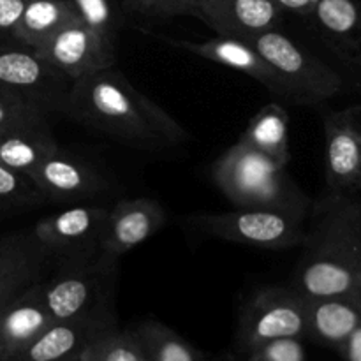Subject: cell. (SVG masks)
Listing matches in <instances>:
<instances>
[{
	"instance_id": "cell-25",
	"label": "cell",
	"mask_w": 361,
	"mask_h": 361,
	"mask_svg": "<svg viewBox=\"0 0 361 361\" xmlns=\"http://www.w3.org/2000/svg\"><path fill=\"white\" fill-rule=\"evenodd\" d=\"M78 361H148L140 341L130 328L118 324L94 335L81 351Z\"/></svg>"
},
{
	"instance_id": "cell-18",
	"label": "cell",
	"mask_w": 361,
	"mask_h": 361,
	"mask_svg": "<svg viewBox=\"0 0 361 361\" xmlns=\"http://www.w3.org/2000/svg\"><path fill=\"white\" fill-rule=\"evenodd\" d=\"M166 41L176 48L185 49L187 53H192L201 59L212 60V62L221 63V66L229 67L233 71H238V73L259 81L271 94L282 99V87L275 76L274 69L254 49V46L243 39L217 35V37L201 42L189 41V39H166Z\"/></svg>"
},
{
	"instance_id": "cell-36",
	"label": "cell",
	"mask_w": 361,
	"mask_h": 361,
	"mask_svg": "<svg viewBox=\"0 0 361 361\" xmlns=\"http://www.w3.org/2000/svg\"><path fill=\"white\" fill-rule=\"evenodd\" d=\"M0 217H2V214H0Z\"/></svg>"
},
{
	"instance_id": "cell-10",
	"label": "cell",
	"mask_w": 361,
	"mask_h": 361,
	"mask_svg": "<svg viewBox=\"0 0 361 361\" xmlns=\"http://www.w3.org/2000/svg\"><path fill=\"white\" fill-rule=\"evenodd\" d=\"M109 207L74 204L46 215L32 226L39 242L56 257L78 256L101 250V236Z\"/></svg>"
},
{
	"instance_id": "cell-30",
	"label": "cell",
	"mask_w": 361,
	"mask_h": 361,
	"mask_svg": "<svg viewBox=\"0 0 361 361\" xmlns=\"http://www.w3.org/2000/svg\"><path fill=\"white\" fill-rule=\"evenodd\" d=\"M126 7L143 16H180L175 0H123Z\"/></svg>"
},
{
	"instance_id": "cell-34",
	"label": "cell",
	"mask_w": 361,
	"mask_h": 361,
	"mask_svg": "<svg viewBox=\"0 0 361 361\" xmlns=\"http://www.w3.org/2000/svg\"><path fill=\"white\" fill-rule=\"evenodd\" d=\"M180 14H190V16L200 18V4L201 0H175Z\"/></svg>"
},
{
	"instance_id": "cell-28",
	"label": "cell",
	"mask_w": 361,
	"mask_h": 361,
	"mask_svg": "<svg viewBox=\"0 0 361 361\" xmlns=\"http://www.w3.org/2000/svg\"><path fill=\"white\" fill-rule=\"evenodd\" d=\"M81 21L109 46L116 48V32L120 21L113 0H71Z\"/></svg>"
},
{
	"instance_id": "cell-22",
	"label": "cell",
	"mask_w": 361,
	"mask_h": 361,
	"mask_svg": "<svg viewBox=\"0 0 361 361\" xmlns=\"http://www.w3.org/2000/svg\"><path fill=\"white\" fill-rule=\"evenodd\" d=\"M238 141L288 168L291 152H289V116L284 106L279 102L264 104L250 118L249 126Z\"/></svg>"
},
{
	"instance_id": "cell-33",
	"label": "cell",
	"mask_w": 361,
	"mask_h": 361,
	"mask_svg": "<svg viewBox=\"0 0 361 361\" xmlns=\"http://www.w3.org/2000/svg\"><path fill=\"white\" fill-rule=\"evenodd\" d=\"M275 2L282 7V11H289L302 18H310L317 0H275Z\"/></svg>"
},
{
	"instance_id": "cell-14",
	"label": "cell",
	"mask_w": 361,
	"mask_h": 361,
	"mask_svg": "<svg viewBox=\"0 0 361 361\" xmlns=\"http://www.w3.org/2000/svg\"><path fill=\"white\" fill-rule=\"evenodd\" d=\"M166 224V210L152 197L120 200L109 208L101 236V252L120 257L150 240Z\"/></svg>"
},
{
	"instance_id": "cell-17",
	"label": "cell",
	"mask_w": 361,
	"mask_h": 361,
	"mask_svg": "<svg viewBox=\"0 0 361 361\" xmlns=\"http://www.w3.org/2000/svg\"><path fill=\"white\" fill-rule=\"evenodd\" d=\"M284 11L275 0H201L200 20L217 35L247 41L263 32L279 28Z\"/></svg>"
},
{
	"instance_id": "cell-1",
	"label": "cell",
	"mask_w": 361,
	"mask_h": 361,
	"mask_svg": "<svg viewBox=\"0 0 361 361\" xmlns=\"http://www.w3.org/2000/svg\"><path fill=\"white\" fill-rule=\"evenodd\" d=\"M63 113L88 129L143 150L178 147L189 140L180 122L134 88L115 66L74 81Z\"/></svg>"
},
{
	"instance_id": "cell-32",
	"label": "cell",
	"mask_w": 361,
	"mask_h": 361,
	"mask_svg": "<svg viewBox=\"0 0 361 361\" xmlns=\"http://www.w3.org/2000/svg\"><path fill=\"white\" fill-rule=\"evenodd\" d=\"M337 353L344 361H361V324L349 335L348 341L338 348Z\"/></svg>"
},
{
	"instance_id": "cell-20",
	"label": "cell",
	"mask_w": 361,
	"mask_h": 361,
	"mask_svg": "<svg viewBox=\"0 0 361 361\" xmlns=\"http://www.w3.org/2000/svg\"><path fill=\"white\" fill-rule=\"evenodd\" d=\"M361 324V300L349 296L307 298V338L338 351Z\"/></svg>"
},
{
	"instance_id": "cell-19",
	"label": "cell",
	"mask_w": 361,
	"mask_h": 361,
	"mask_svg": "<svg viewBox=\"0 0 361 361\" xmlns=\"http://www.w3.org/2000/svg\"><path fill=\"white\" fill-rule=\"evenodd\" d=\"M53 323L41 298V282L7 300L0 305V360L23 349Z\"/></svg>"
},
{
	"instance_id": "cell-15",
	"label": "cell",
	"mask_w": 361,
	"mask_h": 361,
	"mask_svg": "<svg viewBox=\"0 0 361 361\" xmlns=\"http://www.w3.org/2000/svg\"><path fill=\"white\" fill-rule=\"evenodd\" d=\"M309 20L338 63L361 81V0H317Z\"/></svg>"
},
{
	"instance_id": "cell-26",
	"label": "cell",
	"mask_w": 361,
	"mask_h": 361,
	"mask_svg": "<svg viewBox=\"0 0 361 361\" xmlns=\"http://www.w3.org/2000/svg\"><path fill=\"white\" fill-rule=\"evenodd\" d=\"M48 203L32 176L0 162V212L28 210Z\"/></svg>"
},
{
	"instance_id": "cell-27",
	"label": "cell",
	"mask_w": 361,
	"mask_h": 361,
	"mask_svg": "<svg viewBox=\"0 0 361 361\" xmlns=\"http://www.w3.org/2000/svg\"><path fill=\"white\" fill-rule=\"evenodd\" d=\"M37 122H48V113L27 95L0 83V130Z\"/></svg>"
},
{
	"instance_id": "cell-16",
	"label": "cell",
	"mask_w": 361,
	"mask_h": 361,
	"mask_svg": "<svg viewBox=\"0 0 361 361\" xmlns=\"http://www.w3.org/2000/svg\"><path fill=\"white\" fill-rule=\"evenodd\" d=\"M116 326L115 314L55 321L39 337L9 358L0 361H78L94 335Z\"/></svg>"
},
{
	"instance_id": "cell-37",
	"label": "cell",
	"mask_w": 361,
	"mask_h": 361,
	"mask_svg": "<svg viewBox=\"0 0 361 361\" xmlns=\"http://www.w3.org/2000/svg\"><path fill=\"white\" fill-rule=\"evenodd\" d=\"M305 361H307V360H305Z\"/></svg>"
},
{
	"instance_id": "cell-3",
	"label": "cell",
	"mask_w": 361,
	"mask_h": 361,
	"mask_svg": "<svg viewBox=\"0 0 361 361\" xmlns=\"http://www.w3.org/2000/svg\"><path fill=\"white\" fill-rule=\"evenodd\" d=\"M212 180L235 208L309 215L312 203L284 166L236 141L212 166Z\"/></svg>"
},
{
	"instance_id": "cell-31",
	"label": "cell",
	"mask_w": 361,
	"mask_h": 361,
	"mask_svg": "<svg viewBox=\"0 0 361 361\" xmlns=\"http://www.w3.org/2000/svg\"><path fill=\"white\" fill-rule=\"evenodd\" d=\"M27 0H0V37L11 39Z\"/></svg>"
},
{
	"instance_id": "cell-11",
	"label": "cell",
	"mask_w": 361,
	"mask_h": 361,
	"mask_svg": "<svg viewBox=\"0 0 361 361\" xmlns=\"http://www.w3.org/2000/svg\"><path fill=\"white\" fill-rule=\"evenodd\" d=\"M37 51L73 81L108 69L116 62V48L102 41L81 18L63 25Z\"/></svg>"
},
{
	"instance_id": "cell-23",
	"label": "cell",
	"mask_w": 361,
	"mask_h": 361,
	"mask_svg": "<svg viewBox=\"0 0 361 361\" xmlns=\"http://www.w3.org/2000/svg\"><path fill=\"white\" fill-rule=\"evenodd\" d=\"M74 20H80V14L71 0H27L11 39L37 49Z\"/></svg>"
},
{
	"instance_id": "cell-12",
	"label": "cell",
	"mask_w": 361,
	"mask_h": 361,
	"mask_svg": "<svg viewBox=\"0 0 361 361\" xmlns=\"http://www.w3.org/2000/svg\"><path fill=\"white\" fill-rule=\"evenodd\" d=\"M30 176L46 201L53 203H80L109 187L108 178L94 164L60 147Z\"/></svg>"
},
{
	"instance_id": "cell-29",
	"label": "cell",
	"mask_w": 361,
	"mask_h": 361,
	"mask_svg": "<svg viewBox=\"0 0 361 361\" xmlns=\"http://www.w3.org/2000/svg\"><path fill=\"white\" fill-rule=\"evenodd\" d=\"M233 361H305V349L298 338H282L238 355Z\"/></svg>"
},
{
	"instance_id": "cell-24",
	"label": "cell",
	"mask_w": 361,
	"mask_h": 361,
	"mask_svg": "<svg viewBox=\"0 0 361 361\" xmlns=\"http://www.w3.org/2000/svg\"><path fill=\"white\" fill-rule=\"evenodd\" d=\"M148 361H210L203 351L157 319H145L130 326Z\"/></svg>"
},
{
	"instance_id": "cell-21",
	"label": "cell",
	"mask_w": 361,
	"mask_h": 361,
	"mask_svg": "<svg viewBox=\"0 0 361 361\" xmlns=\"http://www.w3.org/2000/svg\"><path fill=\"white\" fill-rule=\"evenodd\" d=\"M55 150H59V143L48 122L0 130V162L28 176Z\"/></svg>"
},
{
	"instance_id": "cell-5",
	"label": "cell",
	"mask_w": 361,
	"mask_h": 361,
	"mask_svg": "<svg viewBox=\"0 0 361 361\" xmlns=\"http://www.w3.org/2000/svg\"><path fill=\"white\" fill-rule=\"evenodd\" d=\"M274 69L282 87V99L293 104L317 106L342 90L341 73L314 53L282 34L279 28L247 39Z\"/></svg>"
},
{
	"instance_id": "cell-2",
	"label": "cell",
	"mask_w": 361,
	"mask_h": 361,
	"mask_svg": "<svg viewBox=\"0 0 361 361\" xmlns=\"http://www.w3.org/2000/svg\"><path fill=\"white\" fill-rule=\"evenodd\" d=\"M302 247L288 286L305 298L361 300V217L356 201L331 192L314 204Z\"/></svg>"
},
{
	"instance_id": "cell-13",
	"label": "cell",
	"mask_w": 361,
	"mask_h": 361,
	"mask_svg": "<svg viewBox=\"0 0 361 361\" xmlns=\"http://www.w3.org/2000/svg\"><path fill=\"white\" fill-rule=\"evenodd\" d=\"M55 263L32 228L0 235V305L48 277Z\"/></svg>"
},
{
	"instance_id": "cell-9",
	"label": "cell",
	"mask_w": 361,
	"mask_h": 361,
	"mask_svg": "<svg viewBox=\"0 0 361 361\" xmlns=\"http://www.w3.org/2000/svg\"><path fill=\"white\" fill-rule=\"evenodd\" d=\"M324 173L331 192L361 190V104L324 115Z\"/></svg>"
},
{
	"instance_id": "cell-4",
	"label": "cell",
	"mask_w": 361,
	"mask_h": 361,
	"mask_svg": "<svg viewBox=\"0 0 361 361\" xmlns=\"http://www.w3.org/2000/svg\"><path fill=\"white\" fill-rule=\"evenodd\" d=\"M116 257L95 250L56 259L41 281V298L53 321L115 314Z\"/></svg>"
},
{
	"instance_id": "cell-6",
	"label": "cell",
	"mask_w": 361,
	"mask_h": 361,
	"mask_svg": "<svg viewBox=\"0 0 361 361\" xmlns=\"http://www.w3.org/2000/svg\"><path fill=\"white\" fill-rule=\"evenodd\" d=\"M307 222L309 215L261 208H235L231 212L200 214L190 219V224L210 238L264 250L302 247Z\"/></svg>"
},
{
	"instance_id": "cell-35",
	"label": "cell",
	"mask_w": 361,
	"mask_h": 361,
	"mask_svg": "<svg viewBox=\"0 0 361 361\" xmlns=\"http://www.w3.org/2000/svg\"><path fill=\"white\" fill-rule=\"evenodd\" d=\"M356 207H358V214H360V217H361V197L358 201H356Z\"/></svg>"
},
{
	"instance_id": "cell-7",
	"label": "cell",
	"mask_w": 361,
	"mask_h": 361,
	"mask_svg": "<svg viewBox=\"0 0 361 361\" xmlns=\"http://www.w3.org/2000/svg\"><path fill=\"white\" fill-rule=\"evenodd\" d=\"M282 338H307V298L291 286H267L249 296L236 323V353Z\"/></svg>"
},
{
	"instance_id": "cell-8",
	"label": "cell",
	"mask_w": 361,
	"mask_h": 361,
	"mask_svg": "<svg viewBox=\"0 0 361 361\" xmlns=\"http://www.w3.org/2000/svg\"><path fill=\"white\" fill-rule=\"evenodd\" d=\"M0 83L41 106L46 113L62 111L74 81L30 46L0 42Z\"/></svg>"
}]
</instances>
